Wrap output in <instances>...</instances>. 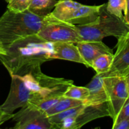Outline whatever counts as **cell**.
<instances>
[{"label":"cell","mask_w":129,"mask_h":129,"mask_svg":"<svg viewBox=\"0 0 129 129\" xmlns=\"http://www.w3.org/2000/svg\"><path fill=\"white\" fill-rule=\"evenodd\" d=\"M0 61L10 76H23L40 71L45 62L54 59L53 43L45 41L37 34L18 40L5 48Z\"/></svg>","instance_id":"obj_1"},{"label":"cell","mask_w":129,"mask_h":129,"mask_svg":"<svg viewBox=\"0 0 129 129\" xmlns=\"http://www.w3.org/2000/svg\"><path fill=\"white\" fill-rule=\"evenodd\" d=\"M46 21L28 10L15 12L7 9L0 17V43L5 49L15 41L37 34Z\"/></svg>","instance_id":"obj_2"},{"label":"cell","mask_w":129,"mask_h":129,"mask_svg":"<svg viewBox=\"0 0 129 129\" xmlns=\"http://www.w3.org/2000/svg\"><path fill=\"white\" fill-rule=\"evenodd\" d=\"M76 30L84 40L102 41L106 37L113 36L117 39L129 31V26L124 19L110 13L107 4H103L96 20L86 25H75Z\"/></svg>","instance_id":"obj_3"},{"label":"cell","mask_w":129,"mask_h":129,"mask_svg":"<svg viewBox=\"0 0 129 129\" xmlns=\"http://www.w3.org/2000/svg\"><path fill=\"white\" fill-rule=\"evenodd\" d=\"M25 85L33 93L28 103H34L44 100L60 98L73 81L64 78H54L42 71L25 74L21 77Z\"/></svg>","instance_id":"obj_4"},{"label":"cell","mask_w":129,"mask_h":129,"mask_svg":"<svg viewBox=\"0 0 129 129\" xmlns=\"http://www.w3.org/2000/svg\"><path fill=\"white\" fill-rule=\"evenodd\" d=\"M37 34L43 40L50 42L77 43L84 40L76 28L75 25L57 20L50 13L46 15L45 23Z\"/></svg>","instance_id":"obj_5"},{"label":"cell","mask_w":129,"mask_h":129,"mask_svg":"<svg viewBox=\"0 0 129 129\" xmlns=\"http://www.w3.org/2000/svg\"><path fill=\"white\" fill-rule=\"evenodd\" d=\"M12 119L16 122L15 129H54L45 112L29 103L13 114Z\"/></svg>","instance_id":"obj_6"},{"label":"cell","mask_w":129,"mask_h":129,"mask_svg":"<svg viewBox=\"0 0 129 129\" xmlns=\"http://www.w3.org/2000/svg\"><path fill=\"white\" fill-rule=\"evenodd\" d=\"M105 89L107 96V105L110 117L114 120L129 96L127 84L122 76L103 78Z\"/></svg>","instance_id":"obj_7"},{"label":"cell","mask_w":129,"mask_h":129,"mask_svg":"<svg viewBox=\"0 0 129 129\" xmlns=\"http://www.w3.org/2000/svg\"><path fill=\"white\" fill-rule=\"evenodd\" d=\"M10 91L0 110L6 114H13L17 108L26 105L32 98L33 93L25 85L21 76L12 75Z\"/></svg>","instance_id":"obj_8"},{"label":"cell","mask_w":129,"mask_h":129,"mask_svg":"<svg viewBox=\"0 0 129 129\" xmlns=\"http://www.w3.org/2000/svg\"><path fill=\"white\" fill-rule=\"evenodd\" d=\"M129 71V31L118 38L117 50L113 54L112 66L107 73L101 74L103 78L123 76Z\"/></svg>","instance_id":"obj_9"},{"label":"cell","mask_w":129,"mask_h":129,"mask_svg":"<svg viewBox=\"0 0 129 129\" xmlns=\"http://www.w3.org/2000/svg\"><path fill=\"white\" fill-rule=\"evenodd\" d=\"M86 67H91L93 60L103 54H113V50L102 41H83L76 43Z\"/></svg>","instance_id":"obj_10"},{"label":"cell","mask_w":129,"mask_h":129,"mask_svg":"<svg viewBox=\"0 0 129 129\" xmlns=\"http://www.w3.org/2000/svg\"><path fill=\"white\" fill-rule=\"evenodd\" d=\"M102 5L87 6L83 5L69 14L64 19L63 21L73 25H86L95 21L98 17Z\"/></svg>","instance_id":"obj_11"},{"label":"cell","mask_w":129,"mask_h":129,"mask_svg":"<svg viewBox=\"0 0 129 129\" xmlns=\"http://www.w3.org/2000/svg\"><path fill=\"white\" fill-rule=\"evenodd\" d=\"M107 116L110 117L107 103L84 105L83 110L76 118L73 129L79 128L93 120Z\"/></svg>","instance_id":"obj_12"},{"label":"cell","mask_w":129,"mask_h":129,"mask_svg":"<svg viewBox=\"0 0 129 129\" xmlns=\"http://www.w3.org/2000/svg\"><path fill=\"white\" fill-rule=\"evenodd\" d=\"M53 43L54 59H62L84 64L85 62L74 43L69 42H57Z\"/></svg>","instance_id":"obj_13"},{"label":"cell","mask_w":129,"mask_h":129,"mask_svg":"<svg viewBox=\"0 0 129 129\" xmlns=\"http://www.w3.org/2000/svg\"><path fill=\"white\" fill-rule=\"evenodd\" d=\"M86 87L89 90V95L83 102V105H91L107 103V96L103 83V78L101 74H96Z\"/></svg>","instance_id":"obj_14"},{"label":"cell","mask_w":129,"mask_h":129,"mask_svg":"<svg viewBox=\"0 0 129 129\" xmlns=\"http://www.w3.org/2000/svg\"><path fill=\"white\" fill-rule=\"evenodd\" d=\"M81 5L82 4L73 0H60L57 1L50 14L57 20L63 21L68 15Z\"/></svg>","instance_id":"obj_15"},{"label":"cell","mask_w":129,"mask_h":129,"mask_svg":"<svg viewBox=\"0 0 129 129\" xmlns=\"http://www.w3.org/2000/svg\"><path fill=\"white\" fill-rule=\"evenodd\" d=\"M58 1L57 0H31L28 10L40 16H45L52 12Z\"/></svg>","instance_id":"obj_16"},{"label":"cell","mask_w":129,"mask_h":129,"mask_svg":"<svg viewBox=\"0 0 129 129\" xmlns=\"http://www.w3.org/2000/svg\"><path fill=\"white\" fill-rule=\"evenodd\" d=\"M82 104H83V101L62 96L52 107L49 108L45 112L46 115L49 117V116L60 113L63 111L66 110L70 109L73 107H78V106L81 105Z\"/></svg>","instance_id":"obj_17"},{"label":"cell","mask_w":129,"mask_h":129,"mask_svg":"<svg viewBox=\"0 0 129 129\" xmlns=\"http://www.w3.org/2000/svg\"><path fill=\"white\" fill-rule=\"evenodd\" d=\"M84 105L82 104L78 107H73L70 109L66 110L65 111L52 115L48 117L50 123L54 125V129L59 128V125L66 120L72 117H76L83 110Z\"/></svg>","instance_id":"obj_18"},{"label":"cell","mask_w":129,"mask_h":129,"mask_svg":"<svg viewBox=\"0 0 129 129\" xmlns=\"http://www.w3.org/2000/svg\"><path fill=\"white\" fill-rule=\"evenodd\" d=\"M113 59V54H103L93 60L91 68L96 74H103L109 71Z\"/></svg>","instance_id":"obj_19"},{"label":"cell","mask_w":129,"mask_h":129,"mask_svg":"<svg viewBox=\"0 0 129 129\" xmlns=\"http://www.w3.org/2000/svg\"><path fill=\"white\" fill-rule=\"evenodd\" d=\"M89 95V90L86 87L77 86L72 84L68 88L63 96L73 98L74 100L83 101V102Z\"/></svg>","instance_id":"obj_20"},{"label":"cell","mask_w":129,"mask_h":129,"mask_svg":"<svg viewBox=\"0 0 129 129\" xmlns=\"http://www.w3.org/2000/svg\"><path fill=\"white\" fill-rule=\"evenodd\" d=\"M125 0H108L107 4V10L110 13L120 18L124 19L122 11L125 10Z\"/></svg>","instance_id":"obj_21"},{"label":"cell","mask_w":129,"mask_h":129,"mask_svg":"<svg viewBox=\"0 0 129 129\" xmlns=\"http://www.w3.org/2000/svg\"><path fill=\"white\" fill-rule=\"evenodd\" d=\"M31 0H11L7 8L15 12H23L28 9Z\"/></svg>","instance_id":"obj_22"},{"label":"cell","mask_w":129,"mask_h":129,"mask_svg":"<svg viewBox=\"0 0 129 129\" xmlns=\"http://www.w3.org/2000/svg\"><path fill=\"white\" fill-rule=\"evenodd\" d=\"M129 118V96L127 98L126 102L123 104V105L122 106L120 112H118L115 119L113 120V123L120 120H122L123 119H125V118Z\"/></svg>","instance_id":"obj_23"},{"label":"cell","mask_w":129,"mask_h":129,"mask_svg":"<svg viewBox=\"0 0 129 129\" xmlns=\"http://www.w3.org/2000/svg\"><path fill=\"white\" fill-rule=\"evenodd\" d=\"M113 129H129V118L115 122L112 126Z\"/></svg>","instance_id":"obj_24"},{"label":"cell","mask_w":129,"mask_h":129,"mask_svg":"<svg viewBox=\"0 0 129 129\" xmlns=\"http://www.w3.org/2000/svg\"><path fill=\"white\" fill-rule=\"evenodd\" d=\"M126 6L125 10V16L124 20L125 21L126 23L129 26V0H125Z\"/></svg>","instance_id":"obj_25"},{"label":"cell","mask_w":129,"mask_h":129,"mask_svg":"<svg viewBox=\"0 0 129 129\" xmlns=\"http://www.w3.org/2000/svg\"><path fill=\"white\" fill-rule=\"evenodd\" d=\"M13 114H6V113L4 114L2 117H0V125H1L3 123L8 120L11 119L13 118Z\"/></svg>","instance_id":"obj_26"},{"label":"cell","mask_w":129,"mask_h":129,"mask_svg":"<svg viewBox=\"0 0 129 129\" xmlns=\"http://www.w3.org/2000/svg\"><path fill=\"white\" fill-rule=\"evenodd\" d=\"M123 77L124 78L126 84H127V89H128V91L129 92V71L125 74Z\"/></svg>","instance_id":"obj_27"},{"label":"cell","mask_w":129,"mask_h":129,"mask_svg":"<svg viewBox=\"0 0 129 129\" xmlns=\"http://www.w3.org/2000/svg\"><path fill=\"white\" fill-rule=\"evenodd\" d=\"M6 52V50H5V47H3V45L0 43V55H3Z\"/></svg>","instance_id":"obj_28"},{"label":"cell","mask_w":129,"mask_h":129,"mask_svg":"<svg viewBox=\"0 0 129 129\" xmlns=\"http://www.w3.org/2000/svg\"><path fill=\"white\" fill-rule=\"evenodd\" d=\"M4 114H5V113H3V112L2 111H1V110H0V117H2V116Z\"/></svg>","instance_id":"obj_29"},{"label":"cell","mask_w":129,"mask_h":129,"mask_svg":"<svg viewBox=\"0 0 129 129\" xmlns=\"http://www.w3.org/2000/svg\"><path fill=\"white\" fill-rule=\"evenodd\" d=\"M5 1H6V2H7V3H10V1H11V0H5Z\"/></svg>","instance_id":"obj_30"}]
</instances>
